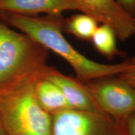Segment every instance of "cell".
Returning <instances> with one entry per match:
<instances>
[{"label": "cell", "mask_w": 135, "mask_h": 135, "mask_svg": "<svg viewBox=\"0 0 135 135\" xmlns=\"http://www.w3.org/2000/svg\"><path fill=\"white\" fill-rule=\"evenodd\" d=\"M11 25L34 41L63 58L83 83L122 73L130 65V59L117 64L96 62L82 55L64 36L65 20L60 16H32L1 12Z\"/></svg>", "instance_id": "1"}, {"label": "cell", "mask_w": 135, "mask_h": 135, "mask_svg": "<svg viewBox=\"0 0 135 135\" xmlns=\"http://www.w3.org/2000/svg\"><path fill=\"white\" fill-rule=\"evenodd\" d=\"M38 76L0 89V116L6 135H51L52 116L37 100Z\"/></svg>", "instance_id": "2"}, {"label": "cell", "mask_w": 135, "mask_h": 135, "mask_svg": "<svg viewBox=\"0 0 135 135\" xmlns=\"http://www.w3.org/2000/svg\"><path fill=\"white\" fill-rule=\"evenodd\" d=\"M49 50L28 35L0 22V89L45 76Z\"/></svg>", "instance_id": "3"}, {"label": "cell", "mask_w": 135, "mask_h": 135, "mask_svg": "<svg viewBox=\"0 0 135 135\" xmlns=\"http://www.w3.org/2000/svg\"><path fill=\"white\" fill-rule=\"evenodd\" d=\"M84 84L99 111L116 121L125 124L135 113V88L117 76Z\"/></svg>", "instance_id": "4"}, {"label": "cell", "mask_w": 135, "mask_h": 135, "mask_svg": "<svg viewBox=\"0 0 135 135\" xmlns=\"http://www.w3.org/2000/svg\"><path fill=\"white\" fill-rule=\"evenodd\" d=\"M51 116V135H126L125 124L103 113L70 109Z\"/></svg>", "instance_id": "5"}, {"label": "cell", "mask_w": 135, "mask_h": 135, "mask_svg": "<svg viewBox=\"0 0 135 135\" xmlns=\"http://www.w3.org/2000/svg\"><path fill=\"white\" fill-rule=\"evenodd\" d=\"M80 11L113 30L117 38L126 41L135 35V18L116 0H76Z\"/></svg>", "instance_id": "6"}, {"label": "cell", "mask_w": 135, "mask_h": 135, "mask_svg": "<svg viewBox=\"0 0 135 135\" xmlns=\"http://www.w3.org/2000/svg\"><path fill=\"white\" fill-rule=\"evenodd\" d=\"M58 86L73 109L87 112H101L84 83L49 66L45 76ZM102 113V112H101Z\"/></svg>", "instance_id": "7"}, {"label": "cell", "mask_w": 135, "mask_h": 135, "mask_svg": "<svg viewBox=\"0 0 135 135\" xmlns=\"http://www.w3.org/2000/svg\"><path fill=\"white\" fill-rule=\"evenodd\" d=\"M69 10H78L76 0H1L0 12L35 16L40 13L60 16Z\"/></svg>", "instance_id": "8"}, {"label": "cell", "mask_w": 135, "mask_h": 135, "mask_svg": "<svg viewBox=\"0 0 135 135\" xmlns=\"http://www.w3.org/2000/svg\"><path fill=\"white\" fill-rule=\"evenodd\" d=\"M35 93L42 108L51 115L72 109L60 88L45 76L40 78L36 81Z\"/></svg>", "instance_id": "9"}, {"label": "cell", "mask_w": 135, "mask_h": 135, "mask_svg": "<svg viewBox=\"0 0 135 135\" xmlns=\"http://www.w3.org/2000/svg\"><path fill=\"white\" fill-rule=\"evenodd\" d=\"M98 26V23L92 17L81 13L65 20L64 30L81 40H89Z\"/></svg>", "instance_id": "10"}, {"label": "cell", "mask_w": 135, "mask_h": 135, "mask_svg": "<svg viewBox=\"0 0 135 135\" xmlns=\"http://www.w3.org/2000/svg\"><path fill=\"white\" fill-rule=\"evenodd\" d=\"M116 38L115 33L110 27L101 25L98 27L91 40L99 53L112 59L120 54L116 46Z\"/></svg>", "instance_id": "11"}, {"label": "cell", "mask_w": 135, "mask_h": 135, "mask_svg": "<svg viewBox=\"0 0 135 135\" xmlns=\"http://www.w3.org/2000/svg\"><path fill=\"white\" fill-rule=\"evenodd\" d=\"M117 76L135 88V57L130 58V65L127 70Z\"/></svg>", "instance_id": "12"}, {"label": "cell", "mask_w": 135, "mask_h": 135, "mask_svg": "<svg viewBox=\"0 0 135 135\" xmlns=\"http://www.w3.org/2000/svg\"><path fill=\"white\" fill-rule=\"evenodd\" d=\"M128 14L135 18V0H116Z\"/></svg>", "instance_id": "13"}, {"label": "cell", "mask_w": 135, "mask_h": 135, "mask_svg": "<svg viewBox=\"0 0 135 135\" xmlns=\"http://www.w3.org/2000/svg\"><path fill=\"white\" fill-rule=\"evenodd\" d=\"M125 129L126 135H135V113L126 119Z\"/></svg>", "instance_id": "14"}, {"label": "cell", "mask_w": 135, "mask_h": 135, "mask_svg": "<svg viewBox=\"0 0 135 135\" xmlns=\"http://www.w3.org/2000/svg\"><path fill=\"white\" fill-rule=\"evenodd\" d=\"M0 135H6V131H5L4 126H3V123L2 119H1V116H0Z\"/></svg>", "instance_id": "15"}, {"label": "cell", "mask_w": 135, "mask_h": 135, "mask_svg": "<svg viewBox=\"0 0 135 135\" xmlns=\"http://www.w3.org/2000/svg\"><path fill=\"white\" fill-rule=\"evenodd\" d=\"M1 1V0H0V1Z\"/></svg>", "instance_id": "16"}]
</instances>
